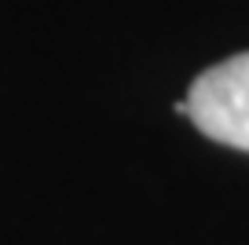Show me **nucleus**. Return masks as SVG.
I'll return each mask as SVG.
<instances>
[{"instance_id":"1","label":"nucleus","mask_w":249,"mask_h":245,"mask_svg":"<svg viewBox=\"0 0 249 245\" xmlns=\"http://www.w3.org/2000/svg\"><path fill=\"white\" fill-rule=\"evenodd\" d=\"M187 117L209 139L249 150V52L209 66L187 95Z\"/></svg>"}]
</instances>
